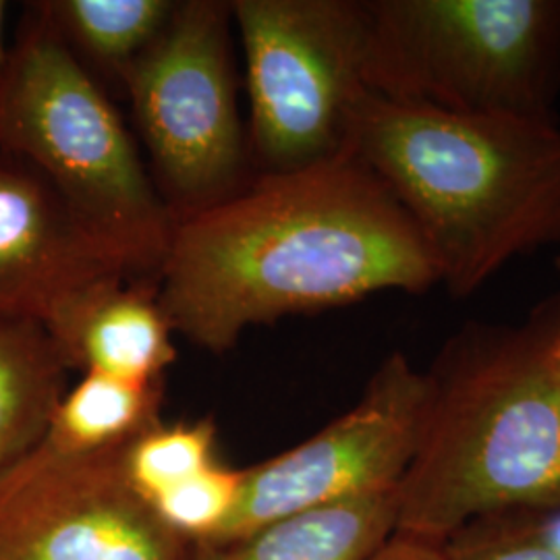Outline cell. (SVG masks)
I'll return each instance as SVG.
<instances>
[{"label": "cell", "instance_id": "6da1fadb", "mask_svg": "<svg viewBox=\"0 0 560 560\" xmlns=\"http://www.w3.org/2000/svg\"><path fill=\"white\" fill-rule=\"evenodd\" d=\"M436 284L418 226L351 152L177 222L156 279L173 330L212 353L249 326Z\"/></svg>", "mask_w": 560, "mask_h": 560}, {"label": "cell", "instance_id": "7a4b0ae2", "mask_svg": "<svg viewBox=\"0 0 560 560\" xmlns=\"http://www.w3.org/2000/svg\"><path fill=\"white\" fill-rule=\"evenodd\" d=\"M560 295L520 324L469 322L425 372L397 527L446 541L471 521L560 504Z\"/></svg>", "mask_w": 560, "mask_h": 560}, {"label": "cell", "instance_id": "3957f363", "mask_svg": "<svg viewBox=\"0 0 560 560\" xmlns=\"http://www.w3.org/2000/svg\"><path fill=\"white\" fill-rule=\"evenodd\" d=\"M347 152L397 198L453 298L560 243V122L455 115L368 92Z\"/></svg>", "mask_w": 560, "mask_h": 560}, {"label": "cell", "instance_id": "277c9868", "mask_svg": "<svg viewBox=\"0 0 560 560\" xmlns=\"http://www.w3.org/2000/svg\"><path fill=\"white\" fill-rule=\"evenodd\" d=\"M0 148L34 164L131 279H159L175 221L119 108L40 2L25 4L0 75Z\"/></svg>", "mask_w": 560, "mask_h": 560}, {"label": "cell", "instance_id": "5b68a950", "mask_svg": "<svg viewBox=\"0 0 560 560\" xmlns=\"http://www.w3.org/2000/svg\"><path fill=\"white\" fill-rule=\"evenodd\" d=\"M365 88L455 115L557 119L560 0H363Z\"/></svg>", "mask_w": 560, "mask_h": 560}, {"label": "cell", "instance_id": "8992f818", "mask_svg": "<svg viewBox=\"0 0 560 560\" xmlns=\"http://www.w3.org/2000/svg\"><path fill=\"white\" fill-rule=\"evenodd\" d=\"M222 0H177L161 36L127 69L120 90L175 224L237 196L252 175Z\"/></svg>", "mask_w": 560, "mask_h": 560}, {"label": "cell", "instance_id": "52a82bcc", "mask_svg": "<svg viewBox=\"0 0 560 560\" xmlns=\"http://www.w3.org/2000/svg\"><path fill=\"white\" fill-rule=\"evenodd\" d=\"M231 11L258 175L293 173L345 154L353 113L370 92L363 0H233Z\"/></svg>", "mask_w": 560, "mask_h": 560}, {"label": "cell", "instance_id": "ba28073f", "mask_svg": "<svg viewBox=\"0 0 560 560\" xmlns=\"http://www.w3.org/2000/svg\"><path fill=\"white\" fill-rule=\"evenodd\" d=\"M425 372L390 353L363 397L318 434L243 469L241 499L217 544L335 502L397 488L420 434Z\"/></svg>", "mask_w": 560, "mask_h": 560}, {"label": "cell", "instance_id": "9c48e42d", "mask_svg": "<svg viewBox=\"0 0 560 560\" xmlns=\"http://www.w3.org/2000/svg\"><path fill=\"white\" fill-rule=\"evenodd\" d=\"M125 446L88 455L34 446L0 478V560L187 559L189 541L127 478Z\"/></svg>", "mask_w": 560, "mask_h": 560}, {"label": "cell", "instance_id": "30bf717a", "mask_svg": "<svg viewBox=\"0 0 560 560\" xmlns=\"http://www.w3.org/2000/svg\"><path fill=\"white\" fill-rule=\"evenodd\" d=\"M115 277L131 279L59 189L0 148V322L42 324L73 293Z\"/></svg>", "mask_w": 560, "mask_h": 560}, {"label": "cell", "instance_id": "8fae6325", "mask_svg": "<svg viewBox=\"0 0 560 560\" xmlns=\"http://www.w3.org/2000/svg\"><path fill=\"white\" fill-rule=\"evenodd\" d=\"M42 326L69 372L156 382L177 361L175 330L152 280L94 282L57 305Z\"/></svg>", "mask_w": 560, "mask_h": 560}, {"label": "cell", "instance_id": "7c38bea8", "mask_svg": "<svg viewBox=\"0 0 560 560\" xmlns=\"http://www.w3.org/2000/svg\"><path fill=\"white\" fill-rule=\"evenodd\" d=\"M395 490L305 511L235 540L189 544L185 560H365L395 534Z\"/></svg>", "mask_w": 560, "mask_h": 560}, {"label": "cell", "instance_id": "4fadbf2b", "mask_svg": "<svg viewBox=\"0 0 560 560\" xmlns=\"http://www.w3.org/2000/svg\"><path fill=\"white\" fill-rule=\"evenodd\" d=\"M67 374L40 322H0V478L40 442Z\"/></svg>", "mask_w": 560, "mask_h": 560}, {"label": "cell", "instance_id": "5bb4252c", "mask_svg": "<svg viewBox=\"0 0 560 560\" xmlns=\"http://www.w3.org/2000/svg\"><path fill=\"white\" fill-rule=\"evenodd\" d=\"M164 381L131 382L81 374L55 407L40 446L55 455H88L120 448L161 423Z\"/></svg>", "mask_w": 560, "mask_h": 560}, {"label": "cell", "instance_id": "9a60e30c", "mask_svg": "<svg viewBox=\"0 0 560 560\" xmlns=\"http://www.w3.org/2000/svg\"><path fill=\"white\" fill-rule=\"evenodd\" d=\"M60 38L88 73L122 85L133 60L161 36L177 0H42Z\"/></svg>", "mask_w": 560, "mask_h": 560}, {"label": "cell", "instance_id": "2e32d148", "mask_svg": "<svg viewBox=\"0 0 560 560\" xmlns=\"http://www.w3.org/2000/svg\"><path fill=\"white\" fill-rule=\"evenodd\" d=\"M217 460V425L210 418L161 421L122 448L127 478L150 502Z\"/></svg>", "mask_w": 560, "mask_h": 560}, {"label": "cell", "instance_id": "e0dca14e", "mask_svg": "<svg viewBox=\"0 0 560 560\" xmlns=\"http://www.w3.org/2000/svg\"><path fill=\"white\" fill-rule=\"evenodd\" d=\"M446 548L451 560H560V504L471 521Z\"/></svg>", "mask_w": 560, "mask_h": 560}, {"label": "cell", "instance_id": "ac0fdd59", "mask_svg": "<svg viewBox=\"0 0 560 560\" xmlns=\"http://www.w3.org/2000/svg\"><path fill=\"white\" fill-rule=\"evenodd\" d=\"M243 469L221 460L152 501L161 517L189 544L214 541L229 525L241 499Z\"/></svg>", "mask_w": 560, "mask_h": 560}, {"label": "cell", "instance_id": "d6986e66", "mask_svg": "<svg viewBox=\"0 0 560 560\" xmlns=\"http://www.w3.org/2000/svg\"><path fill=\"white\" fill-rule=\"evenodd\" d=\"M365 560H451L446 541L395 532Z\"/></svg>", "mask_w": 560, "mask_h": 560}, {"label": "cell", "instance_id": "ffe728a7", "mask_svg": "<svg viewBox=\"0 0 560 560\" xmlns=\"http://www.w3.org/2000/svg\"><path fill=\"white\" fill-rule=\"evenodd\" d=\"M4 18H7V2L0 0V75L7 67V60H9V50H11V44L4 38Z\"/></svg>", "mask_w": 560, "mask_h": 560}, {"label": "cell", "instance_id": "44dd1931", "mask_svg": "<svg viewBox=\"0 0 560 560\" xmlns=\"http://www.w3.org/2000/svg\"><path fill=\"white\" fill-rule=\"evenodd\" d=\"M557 360H559V370H560V335H559V347H557Z\"/></svg>", "mask_w": 560, "mask_h": 560}, {"label": "cell", "instance_id": "7402d4cb", "mask_svg": "<svg viewBox=\"0 0 560 560\" xmlns=\"http://www.w3.org/2000/svg\"><path fill=\"white\" fill-rule=\"evenodd\" d=\"M559 268H560V258H559Z\"/></svg>", "mask_w": 560, "mask_h": 560}]
</instances>
